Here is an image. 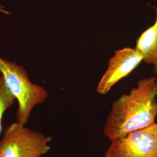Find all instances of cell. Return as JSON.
Listing matches in <instances>:
<instances>
[{
	"label": "cell",
	"mask_w": 157,
	"mask_h": 157,
	"mask_svg": "<svg viewBox=\"0 0 157 157\" xmlns=\"http://www.w3.org/2000/svg\"><path fill=\"white\" fill-rule=\"evenodd\" d=\"M155 77L141 79L129 94L113 102L104 128V134L110 140L155 123Z\"/></svg>",
	"instance_id": "cell-1"
},
{
	"label": "cell",
	"mask_w": 157,
	"mask_h": 157,
	"mask_svg": "<svg viewBox=\"0 0 157 157\" xmlns=\"http://www.w3.org/2000/svg\"><path fill=\"white\" fill-rule=\"evenodd\" d=\"M0 74L8 90L17 101V123L26 125L34 108L48 97L45 89L31 82L24 67L0 56Z\"/></svg>",
	"instance_id": "cell-2"
},
{
	"label": "cell",
	"mask_w": 157,
	"mask_h": 157,
	"mask_svg": "<svg viewBox=\"0 0 157 157\" xmlns=\"http://www.w3.org/2000/svg\"><path fill=\"white\" fill-rule=\"evenodd\" d=\"M52 140L15 122L4 130L0 140V157H42L50 150Z\"/></svg>",
	"instance_id": "cell-3"
},
{
	"label": "cell",
	"mask_w": 157,
	"mask_h": 157,
	"mask_svg": "<svg viewBox=\"0 0 157 157\" xmlns=\"http://www.w3.org/2000/svg\"><path fill=\"white\" fill-rule=\"evenodd\" d=\"M105 157H157V124L112 141Z\"/></svg>",
	"instance_id": "cell-4"
},
{
	"label": "cell",
	"mask_w": 157,
	"mask_h": 157,
	"mask_svg": "<svg viewBox=\"0 0 157 157\" xmlns=\"http://www.w3.org/2000/svg\"><path fill=\"white\" fill-rule=\"evenodd\" d=\"M143 60V56L136 48L126 47L116 51L109 61L107 71L98 83L97 91L101 94H106L115 84L128 76Z\"/></svg>",
	"instance_id": "cell-5"
},
{
	"label": "cell",
	"mask_w": 157,
	"mask_h": 157,
	"mask_svg": "<svg viewBox=\"0 0 157 157\" xmlns=\"http://www.w3.org/2000/svg\"><path fill=\"white\" fill-rule=\"evenodd\" d=\"M154 8L156 11L155 22L141 34L137 40L136 48L143 56V61L157 67V8Z\"/></svg>",
	"instance_id": "cell-6"
},
{
	"label": "cell",
	"mask_w": 157,
	"mask_h": 157,
	"mask_svg": "<svg viewBox=\"0 0 157 157\" xmlns=\"http://www.w3.org/2000/svg\"><path fill=\"white\" fill-rule=\"evenodd\" d=\"M15 97L8 90L0 75V135L2 131V122L5 112L14 104Z\"/></svg>",
	"instance_id": "cell-7"
},
{
	"label": "cell",
	"mask_w": 157,
	"mask_h": 157,
	"mask_svg": "<svg viewBox=\"0 0 157 157\" xmlns=\"http://www.w3.org/2000/svg\"><path fill=\"white\" fill-rule=\"evenodd\" d=\"M0 13H2L6 15H10L11 13V12L10 11L6 8V6L2 4H0Z\"/></svg>",
	"instance_id": "cell-8"
},
{
	"label": "cell",
	"mask_w": 157,
	"mask_h": 157,
	"mask_svg": "<svg viewBox=\"0 0 157 157\" xmlns=\"http://www.w3.org/2000/svg\"><path fill=\"white\" fill-rule=\"evenodd\" d=\"M154 73H155L157 75L156 82H155V93L157 95V67H154Z\"/></svg>",
	"instance_id": "cell-9"
}]
</instances>
